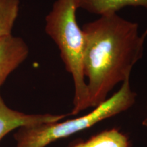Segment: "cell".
Returning <instances> with one entry per match:
<instances>
[{"label":"cell","instance_id":"obj_1","mask_svg":"<svg viewBox=\"0 0 147 147\" xmlns=\"http://www.w3.org/2000/svg\"><path fill=\"white\" fill-rule=\"evenodd\" d=\"M81 28L89 105L95 108L107 100L116 85L130 78L142 57L147 27L140 34L138 24L115 13L101 16Z\"/></svg>","mask_w":147,"mask_h":147},{"label":"cell","instance_id":"obj_2","mask_svg":"<svg viewBox=\"0 0 147 147\" xmlns=\"http://www.w3.org/2000/svg\"><path fill=\"white\" fill-rule=\"evenodd\" d=\"M75 0H56L45 18V32L57 46L65 69L74 86L73 108L76 115L90 108L89 91L84 74V37L76 20Z\"/></svg>","mask_w":147,"mask_h":147},{"label":"cell","instance_id":"obj_3","mask_svg":"<svg viewBox=\"0 0 147 147\" xmlns=\"http://www.w3.org/2000/svg\"><path fill=\"white\" fill-rule=\"evenodd\" d=\"M136 96L130 85L129 78L127 79L118 91L87 115L76 119L18 128L14 134V147H47L127 111L135 104Z\"/></svg>","mask_w":147,"mask_h":147},{"label":"cell","instance_id":"obj_4","mask_svg":"<svg viewBox=\"0 0 147 147\" xmlns=\"http://www.w3.org/2000/svg\"><path fill=\"white\" fill-rule=\"evenodd\" d=\"M70 114H26L10 108L0 95V143L10 132L24 126H32L46 123L64 120ZM1 147V146H0Z\"/></svg>","mask_w":147,"mask_h":147},{"label":"cell","instance_id":"obj_5","mask_svg":"<svg viewBox=\"0 0 147 147\" xmlns=\"http://www.w3.org/2000/svg\"><path fill=\"white\" fill-rule=\"evenodd\" d=\"M29 49L20 37L12 35L0 40V89L11 73L26 60Z\"/></svg>","mask_w":147,"mask_h":147},{"label":"cell","instance_id":"obj_6","mask_svg":"<svg viewBox=\"0 0 147 147\" xmlns=\"http://www.w3.org/2000/svg\"><path fill=\"white\" fill-rule=\"evenodd\" d=\"M67 147H132L129 137L118 128L105 129L87 140L77 139Z\"/></svg>","mask_w":147,"mask_h":147},{"label":"cell","instance_id":"obj_7","mask_svg":"<svg viewBox=\"0 0 147 147\" xmlns=\"http://www.w3.org/2000/svg\"><path fill=\"white\" fill-rule=\"evenodd\" d=\"M78 9L104 16L117 13L127 6L142 7L147 11V0H75Z\"/></svg>","mask_w":147,"mask_h":147},{"label":"cell","instance_id":"obj_8","mask_svg":"<svg viewBox=\"0 0 147 147\" xmlns=\"http://www.w3.org/2000/svg\"><path fill=\"white\" fill-rule=\"evenodd\" d=\"M19 5L20 0H0V40L12 35Z\"/></svg>","mask_w":147,"mask_h":147},{"label":"cell","instance_id":"obj_9","mask_svg":"<svg viewBox=\"0 0 147 147\" xmlns=\"http://www.w3.org/2000/svg\"><path fill=\"white\" fill-rule=\"evenodd\" d=\"M142 123L143 126L145 127H147V115H146V117L144 119V120L142 121Z\"/></svg>","mask_w":147,"mask_h":147},{"label":"cell","instance_id":"obj_10","mask_svg":"<svg viewBox=\"0 0 147 147\" xmlns=\"http://www.w3.org/2000/svg\"><path fill=\"white\" fill-rule=\"evenodd\" d=\"M146 110H147V103H146Z\"/></svg>","mask_w":147,"mask_h":147},{"label":"cell","instance_id":"obj_11","mask_svg":"<svg viewBox=\"0 0 147 147\" xmlns=\"http://www.w3.org/2000/svg\"><path fill=\"white\" fill-rule=\"evenodd\" d=\"M146 147H147V145H146Z\"/></svg>","mask_w":147,"mask_h":147}]
</instances>
